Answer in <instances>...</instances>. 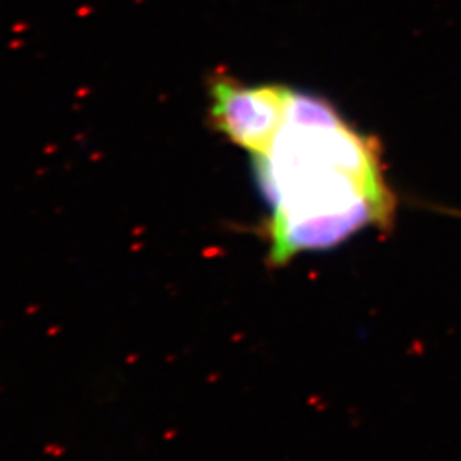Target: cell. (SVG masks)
I'll return each mask as SVG.
<instances>
[{
	"label": "cell",
	"instance_id": "obj_1",
	"mask_svg": "<svg viewBox=\"0 0 461 461\" xmlns=\"http://www.w3.org/2000/svg\"><path fill=\"white\" fill-rule=\"evenodd\" d=\"M253 167L270 205L262 236L272 268L395 222L378 144L325 99L294 91L274 146L253 158Z\"/></svg>",
	"mask_w": 461,
	"mask_h": 461
},
{
	"label": "cell",
	"instance_id": "obj_2",
	"mask_svg": "<svg viewBox=\"0 0 461 461\" xmlns=\"http://www.w3.org/2000/svg\"><path fill=\"white\" fill-rule=\"evenodd\" d=\"M294 91L282 86H245L219 76L211 83L209 116L215 131L253 158L274 146Z\"/></svg>",
	"mask_w": 461,
	"mask_h": 461
}]
</instances>
